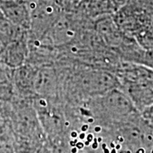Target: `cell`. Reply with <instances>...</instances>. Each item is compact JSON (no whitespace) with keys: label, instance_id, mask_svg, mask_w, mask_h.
<instances>
[{"label":"cell","instance_id":"5","mask_svg":"<svg viewBox=\"0 0 153 153\" xmlns=\"http://www.w3.org/2000/svg\"><path fill=\"white\" fill-rule=\"evenodd\" d=\"M56 78L53 70L44 68L37 72V76L33 80V87L37 93L52 94L56 89Z\"/></svg>","mask_w":153,"mask_h":153},{"label":"cell","instance_id":"8","mask_svg":"<svg viewBox=\"0 0 153 153\" xmlns=\"http://www.w3.org/2000/svg\"><path fill=\"white\" fill-rule=\"evenodd\" d=\"M76 146L77 149H82V148L83 147V143H81V142L76 143Z\"/></svg>","mask_w":153,"mask_h":153},{"label":"cell","instance_id":"2","mask_svg":"<svg viewBox=\"0 0 153 153\" xmlns=\"http://www.w3.org/2000/svg\"><path fill=\"white\" fill-rule=\"evenodd\" d=\"M76 82L83 92L90 95L92 94H105L115 85L114 77L108 72L102 71H84L78 76Z\"/></svg>","mask_w":153,"mask_h":153},{"label":"cell","instance_id":"13","mask_svg":"<svg viewBox=\"0 0 153 153\" xmlns=\"http://www.w3.org/2000/svg\"><path fill=\"white\" fill-rule=\"evenodd\" d=\"M79 137H80L81 139H84V138H85V134H81Z\"/></svg>","mask_w":153,"mask_h":153},{"label":"cell","instance_id":"11","mask_svg":"<svg viewBox=\"0 0 153 153\" xmlns=\"http://www.w3.org/2000/svg\"><path fill=\"white\" fill-rule=\"evenodd\" d=\"M77 152V148L76 147H73L71 149V152L72 153H76Z\"/></svg>","mask_w":153,"mask_h":153},{"label":"cell","instance_id":"17","mask_svg":"<svg viewBox=\"0 0 153 153\" xmlns=\"http://www.w3.org/2000/svg\"><path fill=\"white\" fill-rule=\"evenodd\" d=\"M102 148H103V149H105V148H106V145H105V144H103V145H102Z\"/></svg>","mask_w":153,"mask_h":153},{"label":"cell","instance_id":"3","mask_svg":"<svg viewBox=\"0 0 153 153\" xmlns=\"http://www.w3.org/2000/svg\"><path fill=\"white\" fill-rule=\"evenodd\" d=\"M0 10L11 22L25 30L31 27V14L27 1H15L0 4Z\"/></svg>","mask_w":153,"mask_h":153},{"label":"cell","instance_id":"20","mask_svg":"<svg viewBox=\"0 0 153 153\" xmlns=\"http://www.w3.org/2000/svg\"><path fill=\"white\" fill-rule=\"evenodd\" d=\"M152 153H153V151H152Z\"/></svg>","mask_w":153,"mask_h":153},{"label":"cell","instance_id":"6","mask_svg":"<svg viewBox=\"0 0 153 153\" xmlns=\"http://www.w3.org/2000/svg\"><path fill=\"white\" fill-rule=\"evenodd\" d=\"M5 61L8 65L12 66H19L22 64L27 57V46L23 39L6 46Z\"/></svg>","mask_w":153,"mask_h":153},{"label":"cell","instance_id":"10","mask_svg":"<svg viewBox=\"0 0 153 153\" xmlns=\"http://www.w3.org/2000/svg\"><path fill=\"white\" fill-rule=\"evenodd\" d=\"M97 147H98V143H97V141H96V142H94L93 144H92V148L96 149Z\"/></svg>","mask_w":153,"mask_h":153},{"label":"cell","instance_id":"7","mask_svg":"<svg viewBox=\"0 0 153 153\" xmlns=\"http://www.w3.org/2000/svg\"><path fill=\"white\" fill-rule=\"evenodd\" d=\"M15 1H27V0H0V4L7 3V2H15Z\"/></svg>","mask_w":153,"mask_h":153},{"label":"cell","instance_id":"19","mask_svg":"<svg viewBox=\"0 0 153 153\" xmlns=\"http://www.w3.org/2000/svg\"><path fill=\"white\" fill-rule=\"evenodd\" d=\"M0 46H3V45H2V44H1V43H0Z\"/></svg>","mask_w":153,"mask_h":153},{"label":"cell","instance_id":"1","mask_svg":"<svg viewBox=\"0 0 153 153\" xmlns=\"http://www.w3.org/2000/svg\"><path fill=\"white\" fill-rule=\"evenodd\" d=\"M31 27L37 38H44L62 16L61 5L54 0H27Z\"/></svg>","mask_w":153,"mask_h":153},{"label":"cell","instance_id":"15","mask_svg":"<svg viewBox=\"0 0 153 153\" xmlns=\"http://www.w3.org/2000/svg\"><path fill=\"white\" fill-rule=\"evenodd\" d=\"M120 148H121V146H120V145H117V146H116V150H119Z\"/></svg>","mask_w":153,"mask_h":153},{"label":"cell","instance_id":"4","mask_svg":"<svg viewBox=\"0 0 153 153\" xmlns=\"http://www.w3.org/2000/svg\"><path fill=\"white\" fill-rule=\"evenodd\" d=\"M26 31L8 20L0 10V43L4 47L23 39Z\"/></svg>","mask_w":153,"mask_h":153},{"label":"cell","instance_id":"16","mask_svg":"<svg viewBox=\"0 0 153 153\" xmlns=\"http://www.w3.org/2000/svg\"><path fill=\"white\" fill-rule=\"evenodd\" d=\"M111 153H117L116 152V149H112V150H111Z\"/></svg>","mask_w":153,"mask_h":153},{"label":"cell","instance_id":"18","mask_svg":"<svg viewBox=\"0 0 153 153\" xmlns=\"http://www.w3.org/2000/svg\"><path fill=\"white\" fill-rule=\"evenodd\" d=\"M111 147H112V148L115 147V145H114V144H113V143H111Z\"/></svg>","mask_w":153,"mask_h":153},{"label":"cell","instance_id":"9","mask_svg":"<svg viewBox=\"0 0 153 153\" xmlns=\"http://www.w3.org/2000/svg\"><path fill=\"white\" fill-rule=\"evenodd\" d=\"M93 139H94V137H93V135H92V134H88V135L87 136V140H88V142L92 141V140H93Z\"/></svg>","mask_w":153,"mask_h":153},{"label":"cell","instance_id":"12","mask_svg":"<svg viewBox=\"0 0 153 153\" xmlns=\"http://www.w3.org/2000/svg\"><path fill=\"white\" fill-rule=\"evenodd\" d=\"M71 136L74 137V138H75V137H76V132H73V133H71Z\"/></svg>","mask_w":153,"mask_h":153},{"label":"cell","instance_id":"14","mask_svg":"<svg viewBox=\"0 0 153 153\" xmlns=\"http://www.w3.org/2000/svg\"><path fill=\"white\" fill-rule=\"evenodd\" d=\"M104 153H110V151L108 149L105 148V149H104Z\"/></svg>","mask_w":153,"mask_h":153}]
</instances>
